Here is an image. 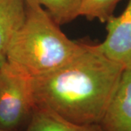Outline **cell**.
Returning <instances> with one entry per match:
<instances>
[{
  "label": "cell",
  "instance_id": "obj_1",
  "mask_svg": "<svg viewBox=\"0 0 131 131\" xmlns=\"http://www.w3.org/2000/svg\"><path fill=\"white\" fill-rule=\"evenodd\" d=\"M123 69L106 56L98 45L86 43L83 50L65 65L31 77L35 106L77 124H100Z\"/></svg>",
  "mask_w": 131,
  "mask_h": 131
},
{
  "label": "cell",
  "instance_id": "obj_2",
  "mask_svg": "<svg viewBox=\"0 0 131 131\" xmlns=\"http://www.w3.org/2000/svg\"><path fill=\"white\" fill-rule=\"evenodd\" d=\"M24 23L9 41L6 61L31 77L50 73L72 60L85 47L67 37L38 3L25 1Z\"/></svg>",
  "mask_w": 131,
  "mask_h": 131
},
{
  "label": "cell",
  "instance_id": "obj_3",
  "mask_svg": "<svg viewBox=\"0 0 131 131\" xmlns=\"http://www.w3.org/2000/svg\"><path fill=\"white\" fill-rule=\"evenodd\" d=\"M34 106L31 77L5 61L0 66V128L15 131Z\"/></svg>",
  "mask_w": 131,
  "mask_h": 131
},
{
  "label": "cell",
  "instance_id": "obj_4",
  "mask_svg": "<svg viewBox=\"0 0 131 131\" xmlns=\"http://www.w3.org/2000/svg\"><path fill=\"white\" fill-rule=\"evenodd\" d=\"M107 35L98 44L99 50L111 60L125 66L131 62V0L119 16L106 22Z\"/></svg>",
  "mask_w": 131,
  "mask_h": 131
},
{
  "label": "cell",
  "instance_id": "obj_5",
  "mask_svg": "<svg viewBox=\"0 0 131 131\" xmlns=\"http://www.w3.org/2000/svg\"><path fill=\"white\" fill-rule=\"evenodd\" d=\"M100 125L103 131H131V62L124 66Z\"/></svg>",
  "mask_w": 131,
  "mask_h": 131
},
{
  "label": "cell",
  "instance_id": "obj_6",
  "mask_svg": "<svg viewBox=\"0 0 131 131\" xmlns=\"http://www.w3.org/2000/svg\"><path fill=\"white\" fill-rule=\"evenodd\" d=\"M24 131H103L100 124L80 125L47 108L35 106Z\"/></svg>",
  "mask_w": 131,
  "mask_h": 131
},
{
  "label": "cell",
  "instance_id": "obj_7",
  "mask_svg": "<svg viewBox=\"0 0 131 131\" xmlns=\"http://www.w3.org/2000/svg\"><path fill=\"white\" fill-rule=\"evenodd\" d=\"M26 16L24 0H0V66L6 61L9 41Z\"/></svg>",
  "mask_w": 131,
  "mask_h": 131
},
{
  "label": "cell",
  "instance_id": "obj_8",
  "mask_svg": "<svg viewBox=\"0 0 131 131\" xmlns=\"http://www.w3.org/2000/svg\"><path fill=\"white\" fill-rule=\"evenodd\" d=\"M26 1V0H24ZM45 7L59 26L70 23L79 16L80 0H31Z\"/></svg>",
  "mask_w": 131,
  "mask_h": 131
},
{
  "label": "cell",
  "instance_id": "obj_9",
  "mask_svg": "<svg viewBox=\"0 0 131 131\" xmlns=\"http://www.w3.org/2000/svg\"><path fill=\"white\" fill-rule=\"evenodd\" d=\"M121 0H80L79 16L89 20L98 19L106 23L112 17L117 5Z\"/></svg>",
  "mask_w": 131,
  "mask_h": 131
},
{
  "label": "cell",
  "instance_id": "obj_10",
  "mask_svg": "<svg viewBox=\"0 0 131 131\" xmlns=\"http://www.w3.org/2000/svg\"><path fill=\"white\" fill-rule=\"evenodd\" d=\"M0 131H10V130H4V129L0 128Z\"/></svg>",
  "mask_w": 131,
  "mask_h": 131
}]
</instances>
